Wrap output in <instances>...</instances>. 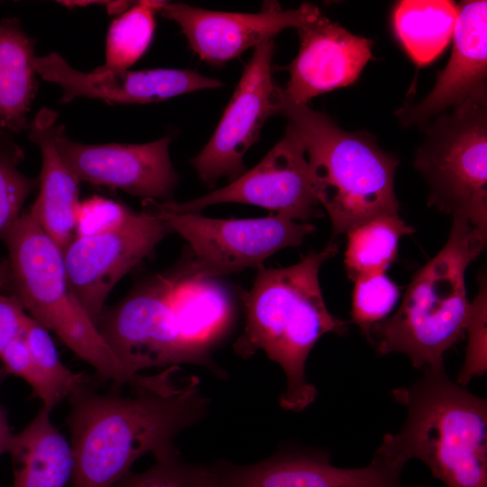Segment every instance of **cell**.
I'll return each mask as SVG.
<instances>
[{
    "label": "cell",
    "instance_id": "obj_1",
    "mask_svg": "<svg viewBox=\"0 0 487 487\" xmlns=\"http://www.w3.org/2000/svg\"><path fill=\"white\" fill-rule=\"evenodd\" d=\"M178 365L154 375H135L128 396L90 391L71 396L67 418L74 469L71 487H113L147 453H176L174 440L206 413L200 381L179 378Z\"/></svg>",
    "mask_w": 487,
    "mask_h": 487
},
{
    "label": "cell",
    "instance_id": "obj_2",
    "mask_svg": "<svg viewBox=\"0 0 487 487\" xmlns=\"http://www.w3.org/2000/svg\"><path fill=\"white\" fill-rule=\"evenodd\" d=\"M338 252L329 242L318 252H309L298 263L282 268L261 266L253 287L243 295L245 326L234 345L236 354L247 359L262 350L283 369L286 390L280 405L301 411L317 395L306 378L305 366L310 351L325 334L344 335L347 324L332 315L324 301L319 270Z\"/></svg>",
    "mask_w": 487,
    "mask_h": 487
},
{
    "label": "cell",
    "instance_id": "obj_3",
    "mask_svg": "<svg viewBox=\"0 0 487 487\" xmlns=\"http://www.w3.org/2000/svg\"><path fill=\"white\" fill-rule=\"evenodd\" d=\"M409 386L391 390L407 416L379 451L424 462L447 487H487V402L453 381L445 368H426Z\"/></svg>",
    "mask_w": 487,
    "mask_h": 487
},
{
    "label": "cell",
    "instance_id": "obj_4",
    "mask_svg": "<svg viewBox=\"0 0 487 487\" xmlns=\"http://www.w3.org/2000/svg\"><path fill=\"white\" fill-rule=\"evenodd\" d=\"M486 232L453 218L446 244L415 273L397 311L363 335L379 354H403L417 369L444 367L445 353L465 333V271L483 250Z\"/></svg>",
    "mask_w": 487,
    "mask_h": 487
},
{
    "label": "cell",
    "instance_id": "obj_5",
    "mask_svg": "<svg viewBox=\"0 0 487 487\" xmlns=\"http://www.w3.org/2000/svg\"><path fill=\"white\" fill-rule=\"evenodd\" d=\"M280 114L303 142L313 192L330 217L334 236L376 216L398 215V159L381 150L373 136L346 132L326 115L285 96Z\"/></svg>",
    "mask_w": 487,
    "mask_h": 487
},
{
    "label": "cell",
    "instance_id": "obj_6",
    "mask_svg": "<svg viewBox=\"0 0 487 487\" xmlns=\"http://www.w3.org/2000/svg\"><path fill=\"white\" fill-rule=\"evenodd\" d=\"M8 253L11 289L28 315L59 338L96 374L116 386L130 378L74 295L63 254L28 208L0 237Z\"/></svg>",
    "mask_w": 487,
    "mask_h": 487
},
{
    "label": "cell",
    "instance_id": "obj_7",
    "mask_svg": "<svg viewBox=\"0 0 487 487\" xmlns=\"http://www.w3.org/2000/svg\"><path fill=\"white\" fill-rule=\"evenodd\" d=\"M415 167L429 185V206L487 230L486 86L428 127Z\"/></svg>",
    "mask_w": 487,
    "mask_h": 487
},
{
    "label": "cell",
    "instance_id": "obj_8",
    "mask_svg": "<svg viewBox=\"0 0 487 487\" xmlns=\"http://www.w3.org/2000/svg\"><path fill=\"white\" fill-rule=\"evenodd\" d=\"M143 210L162 220L189 244L191 254L181 264L186 275L216 279L258 269L275 253L301 244L315 231L310 223L296 222L280 215L261 218L218 219L198 213H176L161 208L154 199H144Z\"/></svg>",
    "mask_w": 487,
    "mask_h": 487
},
{
    "label": "cell",
    "instance_id": "obj_9",
    "mask_svg": "<svg viewBox=\"0 0 487 487\" xmlns=\"http://www.w3.org/2000/svg\"><path fill=\"white\" fill-rule=\"evenodd\" d=\"M172 272L157 274L135 287L96 325L130 380L142 370L182 363L206 366L222 375L209 353L183 334L170 301Z\"/></svg>",
    "mask_w": 487,
    "mask_h": 487
},
{
    "label": "cell",
    "instance_id": "obj_10",
    "mask_svg": "<svg viewBox=\"0 0 487 487\" xmlns=\"http://www.w3.org/2000/svg\"><path fill=\"white\" fill-rule=\"evenodd\" d=\"M273 54L272 40L254 48L212 137L192 160L208 188L220 178L233 181L246 171L244 154L258 140L265 121L281 112L284 92L272 77Z\"/></svg>",
    "mask_w": 487,
    "mask_h": 487
},
{
    "label": "cell",
    "instance_id": "obj_11",
    "mask_svg": "<svg viewBox=\"0 0 487 487\" xmlns=\"http://www.w3.org/2000/svg\"><path fill=\"white\" fill-rule=\"evenodd\" d=\"M228 202L261 207L304 223L322 216L311 185L305 146L291 124L282 139L255 167L230 184L198 198L158 205L170 212L198 213L212 205Z\"/></svg>",
    "mask_w": 487,
    "mask_h": 487
},
{
    "label": "cell",
    "instance_id": "obj_12",
    "mask_svg": "<svg viewBox=\"0 0 487 487\" xmlns=\"http://www.w3.org/2000/svg\"><path fill=\"white\" fill-rule=\"evenodd\" d=\"M170 232L162 220L142 210L115 231L72 240L63 253L69 283L95 323L116 283Z\"/></svg>",
    "mask_w": 487,
    "mask_h": 487
},
{
    "label": "cell",
    "instance_id": "obj_13",
    "mask_svg": "<svg viewBox=\"0 0 487 487\" xmlns=\"http://www.w3.org/2000/svg\"><path fill=\"white\" fill-rule=\"evenodd\" d=\"M170 136L143 144H84L67 137L58 124L59 155L80 181L121 189L145 199L170 201L178 183L169 155Z\"/></svg>",
    "mask_w": 487,
    "mask_h": 487
},
{
    "label": "cell",
    "instance_id": "obj_14",
    "mask_svg": "<svg viewBox=\"0 0 487 487\" xmlns=\"http://www.w3.org/2000/svg\"><path fill=\"white\" fill-rule=\"evenodd\" d=\"M160 13L177 23L194 52L212 65H222L249 48L273 40L282 30L298 29L321 14L311 4L285 10L273 1L264 3L255 14L212 11L169 2Z\"/></svg>",
    "mask_w": 487,
    "mask_h": 487
},
{
    "label": "cell",
    "instance_id": "obj_15",
    "mask_svg": "<svg viewBox=\"0 0 487 487\" xmlns=\"http://www.w3.org/2000/svg\"><path fill=\"white\" fill-rule=\"evenodd\" d=\"M406 463L376 450L371 463L341 468L325 452H283L244 466L216 464L218 487H405ZM424 487V486H416Z\"/></svg>",
    "mask_w": 487,
    "mask_h": 487
},
{
    "label": "cell",
    "instance_id": "obj_16",
    "mask_svg": "<svg viewBox=\"0 0 487 487\" xmlns=\"http://www.w3.org/2000/svg\"><path fill=\"white\" fill-rule=\"evenodd\" d=\"M35 70L44 80L62 87L63 104L80 96L102 99L109 104H147L223 85L218 79L190 69H125L87 73L72 68L57 52L36 56Z\"/></svg>",
    "mask_w": 487,
    "mask_h": 487
},
{
    "label": "cell",
    "instance_id": "obj_17",
    "mask_svg": "<svg viewBox=\"0 0 487 487\" xmlns=\"http://www.w3.org/2000/svg\"><path fill=\"white\" fill-rule=\"evenodd\" d=\"M299 51L288 66L285 97L307 105L313 97L353 84L373 59L372 41L320 15L298 28Z\"/></svg>",
    "mask_w": 487,
    "mask_h": 487
},
{
    "label": "cell",
    "instance_id": "obj_18",
    "mask_svg": "<svg viewBox=\"0 0 487 487\" xmlns=\"http://www.w3.org/2000/svg\"><path fill=\"white\" fill-rule=\"evenodd\" d=\"M457 6L454 46L449 61L438 73L433 90L423 100L397 112L405 126L423 124L486 86L487 2L464 1Z\"/></svg>",
    "mask_w": 487,
    "mask_h": 487
},
{
    "label": "cell",
    "instance_id": "obj_19",
    "mask_svg": "<svg viewBox=\"0 0 487 487\" xmlns=\"http://www.w3.org/2000/svg\"><path fill=\"white\" fill-rule=\"evenodd\" d=\"M57 116L53 110L43 107L29 124V139L39 146L42 157L38 179L40 193L29 208L63 254L76 237L81 181L57 152L54 143Z\"/></svg>",
    "mask_w": 487,
    "mask_h": 487
},
{
    "label": "cell",
    "instance_id": "obj_20",
    "mask_svg": "<svg viewBox=\"0 0 487 487\" xmlns=\"http://www.w3.org/2000/svg\"><path fill=\"white\" fill-rule=\"evenodd\" d=\"M9 454L13 487H65L72 478L71 445L43 407L19 433L14 434Z\"/></svg>",
    "mask_w": 487,
    "mask_h": 487
},
{
    "label": "cell",
    "instance_id": "obj_21",
    "mask_svg": "<svg viewBox=\"0 0 487 487\" xmlns=\"http://www.w3.org/2000/svg\"><path fill=\"white\" fill-rule=\"evenodd\" d=\"M34 45L17 18L0 21V128L13 133L29 129L27 115L38 89Z\"/></svg>",
    "mask_w": 487,
    "mask_h": 487
},
{
    "label": "cell",
    "instance_id": "obj_22",
    "mask_svg": "<svg viewBox=\"0 0 487 487\" xmlns=\"http://www.w3.org/2000/svg\"><path fill=\"white\" fill-rule=\"evenodd\" d=\"M458 14L446 0H404L396 4L393 28L403 48L418 66L433 61L453 37Z\"/></svg>",
    "mask_w": 487,
    "mask_h": 487
},
{
    "label": "cell",
    "instance_id": "obj_23",
    "mask_svg": "<svg viewBox=\"0 0 487 487\" xmlns=\"http://www.w3.org/2000/svg\"><path fill=\"white\" fill-rule=\"evenodd\" d=\"M414 228L399 215H383L365 221L350 230L345 264L348 277L384 273L395 262L401 236L411 234Z\"/></svg>",
    "mask_w": 487,
    "mask_h": 487
},
{
    "label": "cell",
    "instance_id": "obj_24",
    "mask_svg": "<svg viewBox=\"0 0 487 487\" xmlns=\"http://www.w3.org/2000/svg\"><path fill=\"white\" fill-rule=\"evenodd\" d=\"M23 338L32 354L38 386L32 396L51 411L63 400L69 399L87 385L84 373L74 372L60 360L56 346L46 328L31 317Z\"/></svg>",
    "mask_w": 487,
    "mask_h": 487
},
{
    "label": "cell",
    "instance_id": "obj_25",
    "mask_svg": "<svg viewBox=\"0 0 487 487\" xmlns=\"http://www.w3.org/2000/svg\"><path fill=\"white\" fill-rule=\"evenodd\" d=\"M165 3L139 1L115 19L106 36L105 63L93 71L125 70L133 65L147 50L155 28V14Z\"/></svg>",
    "mask_w": 487,
    "mask_h": 487
},
{
    "label": "cell",
    "instance_id": "obj_26",
    "mask_svg": "<svg viewBox=\"0 0 487 487\" xmlns=\"http://www.w3.org/2000/svg\"><path fill=\"white\" fill-rule=\"evenodd\" d=\"M114 487H218L216 466L186 463L178 452L156 458L140 473H127Z\"/></svg>",
    "mask_w": 487,
    "mask_h": 487
},
{
    "label": "cell",
    "instance_id": "obj_27",
    "mask_svg": "<svg viewBox=\"0 0 487 487\" xmlns=\"http://www.w3.org/2000/svg\"><path fill=\"white\" fill-rule=\"evenodd\" d=\"M23 149L13 142L0 141V237L19 218L23 207L38 185V179L22 173Z\"/></svg>",
    "mask_w": 487,
    "mask_h": 487
},
{
    "label": "cell",
    "instance_id": "obj_28",
    "mask_svg": "<svg viewBox=\"0 0 487 487\" xmlns=\"http://www.w3.org/2000/svg\"><path fill=\"white\" fill-rule=\"evenodd\" d=\"M354 281L352 321L364 335L372 325L387 317L399 299L400 289L382 272L360 276Z\"/></svg>",
    "mask_w": 487,
    "mask_h": 487
},
{
    "label": "cell",
    "instance_id": "obj_29",
    "mask_svg": "<svg viewBox=\"0 0 487 487\" xmlns=\"http://www.w3.org/2000/svg\"><path fill=\"white\" fill-rule=\"evenodd\" d=\"M487 291L485 280H481L479 292L471 303L465 332L468 344L465 360L458 374L457 383L462 386L474 377L482 375L487 370L486 329H487Z\"/></svg>",
    "mask_w": 487,
    "mask_h": 487
},
{
    "label": "cell",
    "instance_id": "obj_30",
    "mask_svg": "<svg viewBox=\"0 0 487 487\" xmlns=\"http://www.w3.org/2000/svg\"><path fill=\"white\" fill-rule=\"evenodd\" d=\"M134 213L112 199L95 196L80 202L76 214V237L97 235L122 227Z\"/></svg>",
    "mask_w": 487,
    "mask_h": 487
},
{
    "label": "cell",
    "instance_id": "obj_31",
    "mask_svg": "<svg viewBox=\"0 0 487 487\" xmlns=\"http://www.w3.org/2000/svg\"><path fill=\"white\" fill-rule=\"evenodd\" d=\"M30 316L15 295H0V354L23 335Z\"/></svg>",
    "mask_w": 487,
    "mask_h": 487
},
{
    "label": "cell",
    "instance_id": "obj_32",
    "mask_svg": "<svg viewBox=\"0 0 487 487\" xmlns=\"http://www.w3.org/2000/svg\"><path fill=\"white\" fill-rule=\"evenodd\" d=\"M3 367L7 374H13L24 380L32 392L38 386L33 360L23 335L14 340L0 354Z\"/></svg>",
    "mask_w": 487,
    "mask_h": 487
},
{
    "label": "cell",
    "instance_id": "obj_33",
    "mask_svg": "<svg viewBox=\"0 0 487 487\" xmlns=\"http://www.w3.org/2000/svg\"><path fill=\"white\" fill-rule=\"evenodd\" d=\"M13 437L7 411L0 405V456L9 453Z\"/></svg>",
    "mask_w": 487,
    "mask_h": 487
},
{
    "label": "cell",
    "instance_id": "obj_34",
    "mask_svg": "<svg viewBox=\"0 0 487 487\" xmlns=\"http://www.w3.org/2000/svg\"><path fill=\"white\" fill-rule=\"evenodd\" d=\"M11 288V272L7 261L0 262V289Z\"/></svg>",
    "mask_w": 487,
    "mask_h": 487
},
{
    "label": "cell",
    "instance_id": "obj_35",
    "mask_svg": "<svg viewBox=\"0 0 487 487\" xmlns=\"http://www.w3.org/2000/svg\"><path fill=\"white\" fill-rule=\"evenodd\" d=\"M7 373L5 372V370L4 369V367L0 366V386L2 384V382L4 381L5 378L6 377Z\"/></svg>",
    "mask_w": 487,
    "mask_h": 487
}]
</instances>
